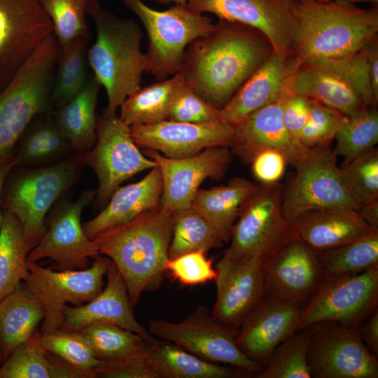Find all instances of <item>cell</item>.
<instances>
[{"label":"cell","instance_id":"obj_1","mask_svg":"<svg viewBox=\"0 0 378 378\" xmlns=\"http://www.w3.org/2000/svg\"><path fill=\"white\" fill-rule=\"evenodd\" d=\"M274 51L260 31L219 20L187 47L180 74L192 90L221 110Z\"/></svg>","mask_w":378,"mask_h":378},{"label":"cell","instance_id":"obj_2","mask_svg":"<svg viewBox=\"0 0 378 378\" xmlns=\"http://www.w3.org/2000/svg\"><path fill=\"white\" fill-rule=\"evenodd\" d=\"M173 223V212L159 206L92 239L122 275L132 306L163 281Z\"/></svg>","mask_w":378,"mask_h":378},{"label":"cell","instance_id":"obj_3","mask_svg":"<svg viewBox=\"0 0 378 378\" xmlns=\"http://www.w3.org/2000/svg\"><path fill=\"white\" fill-rule=\"evenodd\" d=\"M296 22L291 52L307 64L360 50L377 36L378 8L336 1L292 0Z\"/></svg>","mask_w":378,"mask_h":378},{"label":"cell","instance_id":"obj_4","mask_svg":"<svg viewBox=\"0 0 378 378\" xmlns=\"http://www.w3.org/2000/svg\"><path fill=\"white\" fill-rule=\"evenodd\" d=\"M95 24L96 40L88 49V62L108 99L102 111L115 115L118 108L141 88V76L148 71L146 54L141 50L143 34L131 19L120 18L105 9L98 0L87 8Z\"/></svg>","mask_w":378,"mask_h":378},{"label":"cell","instance_id":"obj_5","mask_svg":"<svg viewBox=\"0 0 378 378\" xmlns=\"http://www.w3.org/2000/svg\"><path fill=\"white\" fill-rule=\"evenodd\" d=\"M59 52L52 33L0 90V162L13 157L15 146L36 116L53 111L51 90Z\"/></svg>","mask_w":378,"mask_h":378},{"label":"cell","instance_id":"obj_6","mask_svg":"<svg viewBox=\"0 0 378 378\" xmlns=\"http://www.w3.org/2000/svg\"><path fill=\"white\" fill-rule=\"evenodd\" d=\"M84 166L82 155L74 153L52 164L13 168L7 176L1 206L19 220L30 250L45 233L48 213L78 182Z\"/></svg>","mask_w":378,"mask_h":378},{"label":"cell","instance_id":"obj_7","mask_svg":"<svg viewBox=\"0 0 378 378\" xmlns=\"http://www.w3.org/2000/svg\"><path fill=\"white\" fill-rule=\"evenodd\" d=\"M141 21L148 38L146 53L148 73L158 81L180 72L185 52L193 41L215 27L211 19L186 6L174 4L164 10H155L141 0H121Z\"/></svg>","mask_w":378,"mask_h":378},{"label":"cell","instance_id":"obj_8","mask_svg":"<svg viewBox=\"0 0 378 378\" xmlns=\"http://www.w3.org/2000/svg\"><path fill=\"white\" fill-rule=\"evenodd\" d=\"M284 187L261 183L242 206L222 257L267 262L297 234L282 211Z\"/></svg>","mask_w":378,"mask_h":378},{"label":"cell","instance_id":"obj_9","mask_svg":"<svg viewBox=\"0 0 378 378\" xmlns=\"http://www.w3.org/2000/svg\"><path fill=\"white\" fill-rule=\"evenodd\" d=\"M148 330L155 338L173 342L203 360L232 365L248 374L262 369L238 347L237 332L216 320L206 307L199 306L178 322L151 320Z\"/></svg>","mask_w":378,"mask_h":378},{"label":"cell","instance_id":"obj_10","mask_svg":"<svg viewBox=\"0 0 378 378\" xmlns=\"http://www.w3.org/2000/svg\"><path fill=\"white\" fill-rule=\"evenodd\" d=\"M84 165L90 167L98 180L96 204L104 208L114 191L130 177L158 166L145 157L133 141L130 126L120 117L102 111L97 118V139L82 155Z\"/></svg>","mask_w":378,"mask_h":378},{"label":"cell","instance_id":"obj_11","mask_svg":"<svg viewBox=\"0 0 378 378\" xmlns=\"http://www.w3.org/2000/svg\"><path fill=\"white\" fill-rule=\"evenodd\" d=\"M378 306V264L354 274L323 276L302 307L299 330L326 321L357 328Z\"/></svg>","mask_w":378,"mask_h":378},{"label":"cell","instance_id":"obj_12","mask_svg":"<svg viewBox=\"0 0 378 378\" xmlns=\"http://www.w3.org/2000/svg\"><path fill=\"white\" fill-rule=\"evenodd\" d=\"M295 167L294 176L283 190L282 211L290 223L311 210L360 209L346 189L337 155L330 146L309 148Z\"/></svg>","mask_w":378,"mask_h":378},{"label":"cell","instance_id":"obj_13","mask_svg":"<svg viewBox=\"0 0 378 378\" xmlns=\"http://www.w3.org/2000/svg\"><path fill=\"white\" fill-rule=\"evenodd\" d=\"M94 258L88 268L59 271L27 261L25 287L37 298L44 309L42 334L62 328L63 312L67 303L80 305L92 300L102 290L109 258L101 254Z\"/></svg>","mask_w":378,"mask_h":378},{"label":"cell","instance_id":"obj_14","mask_svg":"<svg viewBox=\"0 0 378 378\" xmlns=\"http://www.w3.org/2000/svg\"><path fill=\"white\" fill-rule=\"evenodd\" d=\"M307 363L314 378H377L378 360L357 328L326 321L313 325Z\"/></svg>","mask_w":378,"mask_h":378},{"label":"cell","instance_id":"obj_15","mask_svg":"<svg viewBox=\"0 0 378 378\" xmlns=\"http://www.w3.org/2000/svg\"><path fill=\"white\" fill-rule=\"evenodd\" d=\"M96 197V190L83 191L74 200L57 204L49 216L39 242L31 249L27 261L49 259L60 270L84 269L90 258L99 255L94 241L85 234L80 222L84 209Z\"/></svg>","mask_w":378,"mask_h":378},{"label":"cell","instance_id":"obj_16","mask_svg":"<svg viewBox=\"0 0 378 378\" xmlns=\"http://www.w3.org/2000/svg\"><path fill=\"white\" fill-rule=\"evenodd\" d=\"M265 262L258 258L222 257L216 265V298L213 317L237 332L247 315L266 295Z\"/></svg>","mask_w":378,"mask_h":378},{"label":"cell","instance_id":"obj_17","mask_svg":"<svg viewBox=\"0 0 378 378\" xmlns=\"http://www.w3.org/2000/svg\"><path fill=\"white\" fill-rule=\"evenodd\" d=\"M52 31L38 0H0V90Z\"/></svg>","mask_w":378,"mask_h":378},{"label":"cell","instance_id":"obj_18","mask_svg":"<svg viewBox=\"0 0 378 378\" xmlns=\"http://www.w3.org/2000/svg\"><path fill=\"white\" fill-rule=\"evenodd\" d=\"M146 155L160 169L162 192L160 206L174 211L191 206L202 183L207 178H221L232 160V153L225 146L211 147L192 156L172 159L158 151Z\"/></svg>","mask_w":378,"mask_h":378},{"label":"cell","instance_id":"obj_19","mask_svg":"<svg viewBox=\"0 0 378 378\" xmlns=\"http://www.w3.org/2000/svg\"><path fill=\"white\" fill-rule=\"evenodd\" d=\"M186 6L197 13H211L219 20L253 27L267 38L274 51L291 52L296 22L288 1L187 0Z\"/></svg>","mask_w":378,"mask_h":378},{"label":"cell","instance_id":"obj_20","mask_svg":"<svg viewBox=\"0 0 378 378\" xmlns=\"http://www.w3.org/2000/svg\"><path fill=\"white\" fill-rule=\"evenodd\" d=\"M130 128L137 146L172 159L192 156L211 147L231 146L234 136L233 127L223 120L195 124L165 120Z\"/></svg>","mask_w":378,"mask_h":378},{"label":"cell","instance_id":"obj_21","mask_svg":"<svg viewBox=\"0 0 378 378\" xmlns=\"http://www.w3.org/2000/svg\"><path fill=\"white\" fill-rule=\"evenodd\" d=\"M301 310L302 306L265 295L241 324L235 336L238 347L260 365L267 363L276 347L299 330Z\"/></svg>","mask_w":378,"mask_h":378},{"label":"cell","instance_id":"obj_22","mask_svg":"<svg viewBox=\"0 0 378 378\" xmlns=\"http://www.w3.org/2000/svg\"><path fill=\"white\" fill-rule=\"evenodd\" d=\"M288 91L280 98L251 113L233 126L232 151L245 163L260 152L273 149L281 152L295 167L308 148L293 139L283 121V104Z\"/></svg>","mask_w":378,"mask_h":378},{"label":"cell","instance_id":"obj_23","mask_svg":"<svg viewBox=\"0 0 378 378\" xmlns=\"http://www.w3.org/2000/svg\"><path fill=\"white\" fill-rule=\"evenodd\" d=\"M265 270L266 295L302 307L323 276L316 252L298 238L272 256Z\"/></svg>","mask_w":378,"mask_h":378},{"label":"cell","instance_id":"obj_24","mask_svg":"<svg viewBox=\"0 0 378 378\" xmlns=\"http://www.w3.org/2000/svg\"><path fill=\"white\" fill-rule=\"evenodd\" d=\"M106 284L94 298L78 307L66 305L61 329L78 331L93 323H108L134 332L145 341L153 343V337L135 318L125 281L109 259L106 273Z\"/></svg>","mask_w":378,"mask_h":378},{"label":"cell","instance_id":"obj_25","mask_svg":"<svg viewBox=\"0 0 378 378\" xmlns=\"http://www.w3.org/2000/svg\"><path fill=\"white\" fill-rule=\"evenodd\" d=\"M301 64L292 52L273 51L220 110L221 120L232 127L286 92L292 74Z\"/></svg>","mask_w":378,"mask_h":378},{"label":"cell","instance_id":"obj_26","mask_svg":"<svg viewBox=\"0 0 378 378\" xmlns=\"http://www.w3.org/2000/svg\"><path fill=\"white\" fill-rule=\"evenodd\" d=\"M290 224L298 238L315 251L332 248L378 232L358 210L347 207L308 211Z\"/></svg>","mask_w":378,"mask_h":378},{"label":"cell","instance_id":"obj_27","mask_svg":"<svg viewBox=\"0 0 378 378\" xmlns=\"http://www.w3.org/2000/svg\"><path fill=\"white\" fill-rule=\"evenodd\" d=\"M162 178L158 166L140 181L118 187L95 217L83 225L90 239L99 234L125 224L160 206Z\"/></svg>","mask_w":378,"mask_h":378},{"label":"cell","instance_id":"obj_28","mask_svg":"<svg viewBox=\"0 0 378 378\" xmlns=\"http://www.w3.org/2000/svg\"><path fill=\"white\" fill-rule=\"evenodd\" d=\"M286 90L347 116L368 107L359 94L338 76L321 68L302 63L288 79Z\"/></svg>","mask_w":378,"mask_h":378},{"label":"cell","instance_id":"obj_29","mask_svg":"<svg viewBox=\"0 0 378 378\" xmlns=\"http://www.w3.org/2000/svg\"><path fill=\"white\" fill-rule=\"evenodd\" d=\"M101 88L96 78L90 76L80 92L52 111L57 127L76 153L83 155L95 144V111Z\"/></svg>","mask_w":378,"mask_h":378},{"label":"cell","instance_id":"obj_30","mask_svg":"<svg viewBox=\"0 0 378 378\" xmlns=\"http://www.w3.org/2000/svg\"><path fill=\"white\" fill-rule=\"evenodd\" d=\"M146 354L158 378H231L246 374L235 367L203 360L173 342L159 339L147 342Z\"/></svg>","mask_w":378,"mask_h":378},{"label":"cell","instance_id":"obj_31","mask_svg":"<svg viewBox=\"0 0 378 378\" xmlns=\"http://www.w3.org/2000/svg\"><path fill=\"white\" fill-rule=\"evenodd\" d=\"M44 314L41 302L22 283L0 301V356L3 362L34 335Z\"/></svg>","mask_w":378,"mask_h":378},{"label":"cell","instance_id":"obj_32","mask_svg":"<svg viewBox=\"0 0 378 378\" xmlns=\"http://www.w3.org/2000/svg\"><path fill=\"white\" fill-rule=\"evenodd\" d=\"M257 186L244 178L235 177L225 186L207 190L200 188L192 200L191 206L228 241L242 206L255 190Z\"/></svg>","mask_w":378,"mask_h":378},{"label":"cell","instance_id":"obj_33","mask_svg":"<svg viewBox=\"0 0 378 378\" xmlns=\"http://www.w3.org/2000/svg\"><path fill=\"white\" fill-rule=\"evenodd\" d=\"M52 111L36 116L21 136L16 166L38 167L57 163L74 151L62 134L53 118Z\"/></svg>","mask_w":378,"mask_h":378},{"label":"cell","instance_id":"obj_34","mask_svg":"<svg viewBox=\"0 0 378 378\" xmlns=\"http://www.w3.org/2000/svg\"><path fill=\"white\" fill-rule=\"evenodd\" d=\"M29 251L19 220L4 209L0 226V301L27 276Z\"/></svg>","mask_w":378,"mask_h":378},{"label":"cell","instance_id":"obj_35","mask_svg":"<svg viewBox=\"0 0 378 378\" xmlns=\"http://www.w3.org/2000/svg\"><path fill=\"white\" fill-rule=\"evenodd\" d=\"M47 351L33 335L0 365V378H79L83 374L69 364L48 359Z\"/></svg>","mask_w":378,"mask_h":378},{"label":"cell","instance_id":"obj_36","mask_svg":"<svg viewBox=\"0 0 378 378\" xmlns=\"http://www.w3.org/2000/svg\"><path fill=\"white\" fill-rule=\"evenodd\" d=\"M89 35L60 47L51 90L53 110L75 97L84 88L88 74Z\"/></svg>","mask_w":378,"mask_h":378},{"label":"cell","instance_id":"obj_37","mask_svg":"<svg viewBox=\"0 0 378 378\" xmlns=\"http://www.w3.org/2000/svg\"><path fill=\"white\" fill-rule=\"evenodd\" d=\"M180 73L140 88L121 105L119 116L127 125H145L167 120L173 94L183 80Z\"/></svg>","mask_w":378,"mask_h":378},{"label":"cell","instance_id":"obj_38","mask_svg":"<svg viewBox=\"0 0 378 378\" xmlns=\"http://www.w3.org/2000/svg\"><path fill=\"white\" fill-rule=\"evenodd\" d=\"M173 230L169 258L195 252H208L227 239L192 206L173 211Z\"/></svg>","mask_w":378,"mask_h":378},{"label":"cell","instance_id":"obj_39","mask_svg":"<svg viewBox=\"0 0 378 378\" xmlns=\"http://www.w3.org/2000/svg\"><path fill=\"white\" fill-rule=\"evenodd\" d=\"M316 252L323 276L358 274L378 264V232Z\"/></svg>","mask_w":378,"mask_h":378},{"label":"cell","instance_id":"obj_40","mask_svg":"<svg viewBox=\"0 0 378 378\" xmlns=\"http://www.w3.org/2000/svg\"><path fill=\"white\" fill-rule=\"evenodd\" d=\"M312 330L313 326L298 330L283 340L255 377L311 378L307 353Z\"/></svg>","mask_w":378,"mask_h":378},{"label":"cell","instance_id":"obj_41","mask_svg":"<svg viewBox=\"0 0 378 378\" xmlns=\"http://www.w3.org/2000/svg\"><path fill=\"white\" fill-rule=\"evenodd\" d=\"M335 139V154L347 162L378 143V111L368 106L346 117Z\"/></svg>","mask_w":378,"mask_h":378},{"label":"cell","instance_id":"obj_42","mask_svg":"<svg viewBox=\"0 0 378 378\" xmlns=\"http://www.w3.org/2000/svg\"><path fill=\"white\" fill-rule=\"evenodd\" d=\"M78 331L84 337L97 358L102 360L139 350L147 342L136 333L108 323H90Z\"/></svg>","mask_w":378,"mask_h":378},{"label":"cell","instance_id":"obj_43","mask_svg":"<svg viewBox=\"0 0 378 378\" xmlns=\"http://www.w3.org/2000/svg\"><path fill=\"white\" fill-rule=\"evenodd\" d=\"M347 192L360 208L378 202V150L372 148L340 167Z\"/></svg>","mask_w":378,"mask_h":378},{"label":"cell","instance_id":"obj_44","mask_svg":"<svg viewBox=\"0 0 378 378\" xmlns=\"http://www.w3.org/2000/svg\"><path fill=\"white\" fill-rule=\"evenodd\" d=\"M39 341L47 352H50L71 365L84 377H97L94 368L102 363L78 331L58 330L41 334Z\"/></svg>","mask_w":378,"mask_h":378},{"label":"cell","instance_id":"obj_45","mask_svg":"<svg viewBox=\"0 0 378 378\" xmlns=\"http://www.w3.org/2000/svg\"><path fill=\"white\" fill-rule=\"evenodd\" d=\"M90 0H38L49 17L60 47L88 35L85 18Z\"/></svg>","mask_w":378,"mask_h":378},{"label":"cell","instance_id":"obj_46","mask_svg":"<svg viewBox=\"0 0 378 378\" xmlns=\"http://www.w3.org/2000/svg\"><path fill=\"white\" fill-rule=\"evenodd\" d=\"M364 47L344 57L304 64L321 68L338 76L359 94L368 106L375 107L377 104L370 86Z\"/></svg>","mask_w":378,"mask_h":378},{"label":"cell","instance_id":"obj_47","mask_svg":"<svg viewBox=\"0 0 378 378\" xmlns=\"http://www.w3.org/2000/svg\"><path fill=\"white\" fill-rule=\"evenodd\" d=\"M167 120L205 124L221 120V115L220 110L202 99L183 79L173 94Z\"/></svg>","mask_w":378,"mask_h":378},{"label":"cell","instance_id":"obj_48","mask_svg":"<svg viewBox=\"0 0 378 378\" xmlns=\"http://www.w3.org/2000/svg\"><path fill=\"white\" fill-rule=\"evenodd\" d=\"M347 115L311 99L308 120L300 140L305 147L330 146Z\"/></svg>","mask_w":378,"mask_h":378},{"label":"cell","instance_id":"obj_49","mask_svg":"<svg viewBox=\"0 0 378 378\" xmlns=\"http://www.w3.org/2000/svg\"><path fill=\"white\" fill-rule=\"evenodd\" d=\"M165 272L183 286H196L215 280L217 272L213 267V259L204 251H195L175 258H168Z\"/></svg>","mask_w":378,"mask_h":378},{"label":"cell","instance_id":"obj_50","mask_svg":"<svg viewBox=\"0 0 378 378\" xmlns=\"http://www.w3.org/2000/svg\"><path fill=\"white\" fill-rule=\"evenodd\" d=\"M146 344L139 350L102 360L93 372L97 377L108 378H158L146 356Z\"/></svg>","mask_w":378,"mask_h":378},{"label":"cell","instance_id":"obj_51","mask_svg":"<svg viewBox=\"0 0 378 378\" xmlns=\"http://www.w3.org/2000/svg\"><path fill=\"white\" fill-rule=\"evenodd\" d=\"M310 104V99L289 92L284 98L283 104L284 125L291 137L300 144L302 143L300 136L308 120Z\"/></svg>","mask_w":378,"mask_h":378},{"label":"cell","instance_id":"obj_52","mask_svg":"<svg viewBox=\"0 0 378 378\" xmlns=\"http://www.w3.org/2000/svg\"><path fill=\"white\" fill-rule=\"evenodd\" d=\"M251 163L255 177L261 183L270 184L278 183L284 174L288 162L281 152L267 149L258 153Z\"/></svg>","mask_w":378,"mask_h":378},{"label":"cell","instance_id":"obj_53","mask_svg":"<svg viewBox=\"0 0 378 378\" xmlns=\"http://www.w3.org/2000/svg\"><path fill=\"white\" fill-rule=\"evenodd\" d=\"M378 307L357 327L358 335L370 352L378 358Z\"/></svg>","mask_w":378,"mask_h":378},{"label":"cell","instance_id":"obj_54","mask_svg":"<svg viewBox=\"0 0 378 378\" xmlns=\"http://www.w3.org/2000/svg\"><path fill=\"white\" fill-rule=\"evenodd\" d=\"M369 78L374 101L378 102V46L377 36L364 47Z\"/></svg>","mask_w":378,"mask_h":378},{"label":"cell","instance_id":"obj_55","mask_svg":"<svg viewBox=\"0 0 378 378\" xmlns=\"http://www.w3.org/2000/svg\"><path fill=\"white\" fill-rule=\"evenodd\" d=\"M358 212L370 226L378 230V202L363 206Z\"/></svg>","mask_w":378,"mask_h":378},{"label":"cell","instance_id":"obj_56","mask_svg":"<svg viewBox=\"0 0 378 378\" xmlns=\"http://www.w3.org/2000/svg\"><path fill=\"white\" fill-rule=\"evenodd\" d=\"M15 157H12L4 162H0V226L2 218V210H1V192L2 189L6 181V179L11 170L15 167Z\"/></svg>","mask_w":378,"mask_h":378},{"label":"cell","instance_id":"obj_57","mask_svg":"<svg viewBox=\"0 0 378 378\" xmlns=\"http://www.w3.org/2000/svg\"><path fill=\"white\" fill-rule=\"evenodd\" d=\"M159 4L162 5H167L170 4L186 5L187 0H156Z\"/></svg>","mask_w":378,"mask_h":378},{"label":"cell","instance_id":"obj_58","mask_svg":"<svg viewBox=\"0 0 378 378\" xmlns=\"http://www.w3.org/2000/svg\"><path fill=\"white\" fill-rule=\"evenodd\" d=\"M325 1H344V2L351 3V4H354L356 2H361V1H370L374 4L378 3V0H325Z\"/></svg>","mask_w":378,"mask_h":378},{"label":"cell","instance_id":"obj_59","mask_svg":"<svg viewBox=\"0 0 378 378\" xmlns=\"http://www.w3.org/2000/svg\"><path fill=\"white\" fill-rule=\"evenodd\" d=\"M283 1H292V0H283ZM318 1H325V0H318Z\"/></svg>","mask_w":378,"mask_h":378},{"label":"cell","instance_id":"obj_60","mask_svg":"<svg viewBox=\"0 0 378 378\" xmlns=\"http://www.w3.org/2000/svg\"><path fill=\"white\" fill-rule=\"evenodd\" d=\"M1 360H2V359H1V356H0V363H1Z\"/></svg>","mask_w":378,"mask_h":378}]
</instances>
